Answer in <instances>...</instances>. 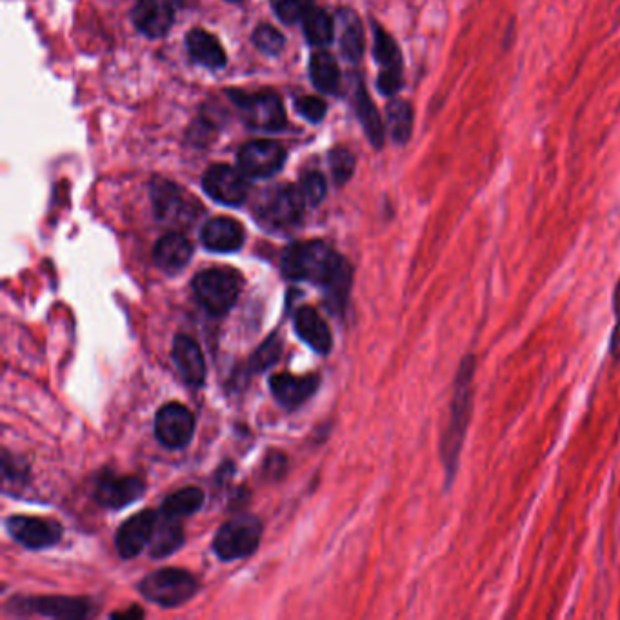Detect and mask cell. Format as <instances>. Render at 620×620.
<instances>
[{"label":"cell","mask_w":620,"mask_h":620,"mask_svg":"<svg viewBox=\"0 0 620 620\" xmlns=\"http://www.w3.org/2000/svg\"><path fill=\"white\" fill-rule=\"evenodd\" d=\"M253 42L262 53L266 55H279L284 48V37L280 31L275 30L270 24H262L253 33Z\"/></svg>","instance_id":"32"},{"label":"cell","mask_w":620,"mask_h":620,"mask_svg":"<svg viewBox=\"0 0 620 620\" xmlns=\"http://www.w3.org/2000/svg\"><path fill=\"white\" fill-rule=\"evenodd\" d=\"M335 30L339 31L340 53L350 62H359L364 55V30L353 10H340L335 20Z\"/></svg>","instance_id":"22"},{"label":"cell","mask_w":620,"mask_h":620,"mask_svg":"<svg viewBox=\"0 0 620 620\" xmlns=\"http://www.w3.org/2000/svg\"><path fill=\"white\" fill-rule=\"evenodd\" d=\"M284 148L273 140H251L239 151V168L251 179H268L282 168Z\"/></svg>","instance_id":"8"},{"label":"cell","mask_w":620,"mask_h":620,"mask_svg":"<svg viewBox=\"0 0 620 620\" xmlns=\"http://www.w3.org/2000/svg\"><path fill=\"white\" fill-rule=\"evenodd\" d=\"M231 99L242 111V117L257 130L277 131L286 124V113L280 102L279 95L271 91L244 95V93H230Z\"/></svg>","instance_id":"6"},{"label":"cell","mask_w":620,"mask_h":620,"mask_svg":"<svg viewBox=\"0 0 620 620\" xmlns=\"http://www.w3.org/2000/svg\"><path fill=\"white\" fill-rule=\"evenodd\" d=\"M304 35L313 46H328L333 40V20L330 15L320 8H308L302 17Z\"/></svg>","instance_id":"28"},{"label":"cell","mask_w":620,"mask_h":620,"mask_svg":"<svg viewBox=\"0 0 620 620\" xmlns=\"http://www.w3.org/2000/svg\"><path fill=\"white\" fill-rule=\"evenodd\" d=\"M271 393L286 408H297L302 402L310 399L311 395L319 388L317 375L295 377L290 373H279L270 379Z\"/></svg>","instance_id":"16"},{"label":"cell","mask_w":620,"mask_h":620,"mask_svg":"<svg viewBox=\"0 0 620 620\" xmlns=\"http://www.w3.org/2000/svg\"><path fill=\"white\" fill-rule=\"evenodd\" d=\"M182 540H184V533H182L179 519L162 513V517L157 519L155 530H153V535H151V555L155 559L168 557L173 551L179 550Z\"/></svg>","instance_id":"24"},{"label":"cell","mask_w":620,"mask_h":620,"mask_svg":"<svg viewBox=\"0 0 620 620\" xmlns=\"http://www.w3.org/2000/svg\"><path fill=\"white\" fill-rule=\"evenodd\" d=\"M173 360L186 384L199 388L206 380V362L195 340L179 335L173 342Z\"/></svg>","instance_id":"17"},{"label":"cell","mask_w":620,"mask_h":620,"mask_svg":"<svg viewBox=\"0 0 620 620\" xmlns=\"http://www.w3.org/2000/svg\"><path fill=\"white\" fill-rule=\"evenodd\" d=\"M204 504V491L200 488H182V490L171 493L168 499L162 504V513L170 515L175 519L193 515L202 508Z\"/></svg>","instance_id":"27"},{"label":"cell","mask_w":620,"mask_h":620,"mask_svg":"<svg viewBox=\"0 0 620 620\" xmlns=\"http://www.w3.org/2000/svg\"><path fill=\"white\" fill-rule=\"evenodd\" d=\"M195 431V419L191 411L179 402H170L160 408L155 419L157 439L166 448H184L190 444Z\"/></svg>","instance_id":"10"},{"label":"cell","mask_w":620,"mask_h":620,"mask_svg":"<svg viewBox=\"0 0 620 620\" xmlns=\"http://www.w3.org/2000/svg\"><path fill=\"white\" fill-rule=\"evenodd\" d=\"M24 608L55 619H82L91 613L90 602L86 599H68V597H37L26 599Z\"/></svg>","instance_id":"20"},{"label":"cell","mask_w":620,"mask_h":620,"mask_svg":"<svg viewBox=\"0 0 620 620\" xmlns=\"http://www.w3.org/2000/svg\"><path fill=\"white\" fill-rule=\"evenodd\" d=\"M144 482L139 477H102L95 488V500L104 508L120 510L144 495Z\"/></svg>","instance_id":"15"},{"label":"cell","mask_w":620,"mask_h":620,"mask_svg":"<svg viewBox=\"0 0 620 620\" xmlns=\"http://www.w3.org/2000/svg\"><path fill=\"white\" fill-rule=\"evenodd\" d=\"M6 530L28 550H44L55 546L62 537V526L55 520L15 515L6 520Z\"/></svg>","instance_id":"9"},{"label":"cell","mask_w":620,"mask_h":620,"mask_svg":"<svg viewBox=\"0 0 620 620\" xmlns=\"http://www.w3.org/2000/svg\"><path fill=\"white\" fill-rule=\"evenodd\" d=\"M373 28H375L373 55L380 66L377 84L384 95H395L402 88V55H400L399 46L386 31L377 24H373Z\"/></svg>","instance_id":"11"},{"label":"cell","mask_w":620,"mask_h":620,"mask_svg":"<svg viewBox=\"0 0 620 620\" xmlns=\"http://www.w3.org/2000/svg\"><path fill=\"white\" fill-rule=\"evenodd\" d=\"M280 350H282V342L277 335H271L270 339L266 340L257 350V353L253 355V359H251L253 370L270 368L271 364H275L279 360Z\"/></svg>","instance_id":"34"},{"label":"cell","mask_w":620,"mask_h":620,"mask_svg":"<svg viewBox=\"0 0 620 620\" xmlns=\"http://www.w3.org/2000/svg\"><path fill=\"white\" fill-rule=\"evenodd\" d=\"M188 51L195 62L210 70H219L226 64V53L222 50L219 40L204 30H193L188 39Z\"/></svg>","instance_id":"23"},{"label":"cell","mask_w":620,"mask_h":620,"mask_svg":"<svg viewBox=\"0 0 620 620\" xmlns=\"http://www.w3.org/2000/svg\"><path fill=\"white\" fill-rule=\"evenodd\" d=\"M475 373H477V359L473 353H468L460 360L455 379H453L450 417H448V424L442 431V439H440V460L446 473L448 488L457 479L460 455H462L464 440L470 428L473 400H475Z\"/></svg>","instance_id":"2"},{"label":"cell","mask_w":620,"mask_h":620,"mask_svg":"<svg viewBox=\"0 0 620 620\" xmlns=\"http://www.w3.org/2000/svg\"><path fill=\"white\" fill-rule=\"evenodd\" d=\"M282 271L288 279L306 280L320 286L331 310L344 308L351 290V266L326 242L311 240L284 251Z\"/></svg>","instance_id":"1"},{"label":"cell","mask_w":620,"mask_h":620,"mask_svg":"<svg viewBox=\"0 0 620 620\" xmlns=\"http://www.w3.org/2000/svg\"><path fill=\"white\" fill-rule=\"evenodd\" d=\"M306 2H310V0H306Z\"/></svg>","instance_id":"38"},{"label":"cell","mask_w":620,"mask_h":620,"mask_svg":"<svg viewBox=\"0 0 620 620\" xmlns=\"http://www.w3.org/2000/svg\"><path fill=\"white\" fill-rule=\"evenodd\" d=\"M191 253H193V248H191L190 240L180 233H168L155 244L153 260L160 270L175 273L190 262Z\"/></svg>","instance_id":"21"},{"label":"cell","mask_w":620,"mask_h":620,"mask_svg":"<svg viewBox=\"0 0 620 620\" xmlns=\"http://www.w3.org/2000/svg\"><path fill=\"white\" fill-rule=\"evenodd\" d=\"M157 519L155 511H140L120 526L115 544L124 559L137 557L150 544Z\"/></svg>","instance_id":"13"},{"label":"cell","mask_w":620,"mask_h":620,"mask_svg":"<svg viewBox=\"0 0 620 620\" xmlns=\"http://www.w3.org/2000/svg\"><path fill=\"white\" fill-rule=\"evenodd\" d=\"M139 588L140 593L151 602L164 608H177L197 593L199 582L190 571L166 568L148 575L140 582Z\"/></svg>","instance_id":"4"},{"label":"cell","mask_w":620,"mask_h":620,"mask_svg":"<svg viewBox=\"0 0 620 620\" xmlns=\"http://www.w3.org/2000/svg\"><path fill=\"white\" fill-rule=\"evenodd\" d=\"M262 524L251 515L228 520L215 535L213 550L222 560L248 557L259 546Z\"/></svg>","instance_id":"5"},{"label":"cell","mask_w":620,"mask_h":620,"mask_svg":"<svg viewBox=\"0 0 620 620\" xmlns=\"http://www.w3.org/2000/svg\"><path fill=\"white\" fill-rule=\"evenodd\" d=\"M330 168L335 182L344 184L346 180L351 179V175L355 171V159H353L350 151L337 148L330 153Z\"/></svg>","instance_id":"33"},{"label":"cell","mask_w":620,"mask_h":620,"mask_svg":"<svg viewBox=\"0 0 620 620\" xmlns=\"http://www.w3.org/2000/svg\"><path fill=\"white\" fill-rule=\"evenodd\" d=\"M386 113L391 137L397 144H406L413 130V108L406 100H393Z\"/></svg>","instance_id":"30"},{"label":"cell","mask_w":620,"mask_h":620,"mask_svg":"<svg viewBox=\"0 0 620 620\" xmlns=\"http://www.w3.org/2000/svg\"><path fill=\"white\" fill-rule=\"evenodd\" d=\"M299 190L308 206H317L326 197V179L319 171H310L300 179Z\"/></svg>","instance_id":"31"},{"label":"cell","mask_w":620,"mask_h":620,"mask_svg":"<svg viewBox=\"0 0 620 620\" xmlns=\"http://www.w3.org/2000/svg\"><path fill=\"white\" fill-rule=\"evenodd\" d=\"M613 311H615V326L611 331L610 337V355L615 360H620V279L615 286V293H613Z\"/></svg>","instance_id":"37"},{"label":"cell","mask_w":620,"mask_h":620,"mask_svg":"<svg viewBox=\"0 0 620 620\" xmlns=\"http://www.w3.org/2000/svg\"><path fill=\"white\" fill-rule=\"evenodd\" d=\"M151 199L155 206L157 217L162 220L179 219L184 211L182 193L175 184L168 180L157 179L151 186Z\"/></svg>","instance_id":"25"},{"label":"cell","mask_w":620,"mask_h":620,"mask_svg":"<svg viewBox=\"0 0 620 620\" xmlns=\"http://www.w3.org/2000/svg\"><path fill=\"white\" fill-rule=\"evenodd\" d=\"M204 190L211 199L228 206H239L248 197V184L239 171L226 164L211 166L204 175Z\"/></svg>","instance_id":"12"},{"label":"cell","mask_w":620,"mask_h":620,"mask_svg":"<svg viewBox=\"0 0 620 620\" xmlns=\"http://www.w3.org/2000/svg\"><path fill=\"white\" fill-rule=\"evenodd\" d=\"M304 206L306 200L302 197L299 186H279L260 200L257 213L260 222L271 228H286L300 219Z\"/></svg>","instance_id":"7"},{"label":"cell","mask_w":620,"mask_h":620,"mask_svg":"<svg viewBox=\"0 0 620 620\" xmlns=\"http://www.w3.org/2000/svg\"><path fill=\"white\" fill-rule=\"evenodd\" d=\"M273 8L280 19L293 24L304 17V13L308 11V2L306 0H273Z\"/></svg>","instance_id":"35"},{"label":"cell","mask_w":620,"mask_h":620,"mask_svg":"<svg viewBox=\"0 0 620 620\" xmlns=\"http://www.w3.org/2000/svg\"><path fill=\"white\" fill-rule=\"evenodd\" d=\"M240 290L242 277L228 268L200 271L193 279L195 297L213 315L228 313L239 299Z\"/></svg>","instance_id":"3"},{"label":"cell","mask_w":620,"mask_h":620,"mask_svg":"<svg viewBox=\"0 0 620 620\" xmlns=\"http://www.w3.org/2000/svg\"><path fill=\"white\" fill-rule=\"evenodd\" d=\"M202 244L217 253L237 251L244 244V228L228 217L208 220L202 228Z\"/></svg>","instance_id":"18"},{"label":"cell","mask_w":620,"mask_h":620,"mask_svg":"<svg viewBox=\"0 0 620 620\" xmlns=\"http://www.w3.org/2000/svg\"><path fill=\"white\" fill-rule=\"evenodd\" d=\"M295 331L311 350L322 355L330 353L333 344L330 328L313 308L306 306L295 313Z\"/></svg>","instance_id":"19"},{"label":"cell","mask_w":620,"mask_h":620,"mask_svg":"<svg viewBox=\"0 0 620 620\" xmlns=\"http://www.w3.org/2000/svg\"><path fill=\"white\" fill-rule=\"evenodd\" d=\"M355 108L373 146L380 148L384 142V126L380 122L379 111L373 106V102L362 86H359V90L355 93Z\"/></svg>","instance_id":"29"},{"label":"cell","mask_w":620,"mask_h":620,"mask_svg":"<svg viewBox=\"0 0 620 620\" xmlns=\"http://www.w3.org/2000/svg\"><path fill=\"white\" fill-rule=\"evenodd\" d=\"M311 82L315 88L324 93H333L339 90L340 71L337 60L326 51H317L311 55L310 60Z\"/></svg>","instance_id":"26"},{"label":"cell","mask_w":620,"mask_h":620,"mask_svg":"<svg viewBox=\"0 0 620 620\" xmlns=\"http://www.w3.org/2000/svg\"><path fill=\"white\" fill-rule=\"evenodd\" d=\"M295 108L299 111L302 117L311 120V122H320L326 115V102L319 99V97H300L295 102Z\"/></svg>","instance_id":"36"},{"label":"cell","mask_w":620,"mask_h":620,"mask_svg":"<svg viewBox=\"0 0 620 620\" xmlns=\"http://www.w3.org/2000/svg\"><path fill=\"white\" fill-rule=\"evenodd\" d=\"M131 17L144 35L157 39L170 31L175 20V0H139Z\"/></svg>","instance_id":"14"}]
</instances>
